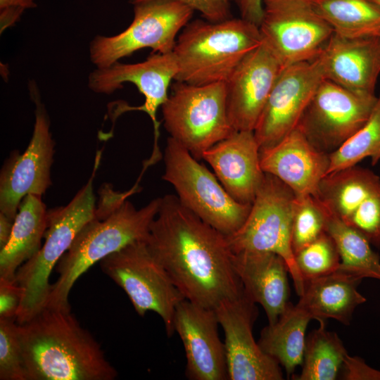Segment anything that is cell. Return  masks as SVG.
I'll list each match as a JSON object with an SVG mask.
<instances>
[{
    "mask_svg": "<svg viewBox=\"0 0 380 380\" xmlns=\"http://www.w3.org/2000/svg\"><path fill=\"white\" fill-rule=\"evenodd\" d=\"M147 246L185 299L214 309L243 293L227 236L185 207L178 197L160 198Z\"/></svg>",
    "mask_w": 380,
    "mask_h": 380,
    "instance_id": "1",
    "label": "cell"
},
{
    "mask_svg": "<svg viewBox=\"0 0 380 380\" xmlns=\"http://www.w3.org/2000/svg\"><path fill=\"white\" fill-rule=\"evenodd\" d=\"M26 380H113L116 369L71 310L46 307L18 324Z\"/></svg>",
    "mask_w": 380,
    "mask_h": 380,
    "instance_id": "2",
    "label": "cell"
},
{
    "mask_svg": "<svg viewBox=\"0 0 380 380\" xmlns=\"http://www.w3.org/2000/svg\"><path fill=\"white\" fill-rule=\"evenodd\" d=\"M137 185L124 193L103 189L93 218L78 232L56 266L58 277L51 284L47 308L71 310L70 292L80 276L108 255L137 241H146L159 210L160 198L137 210L127 199Z\"/></svg>",
    "mask_w": 380,
    "mask_h": 380,
    "instance_id": "3",
    "label": "cell"
},
{
    "mask_svg": "<svg viewBox=\"0 0 380 380\" xmlns=\"http://www.w3.org/2000/svg\"><path fill=\"white\" fill-rule=\"evenodd\" d=\"M262 44L258 26L241 17L190 22L172 51L178 66L175 80L194 85L226 82L241 61Z\"/></svg>",
    "mask_w": 380,
    "mask_h": 380,
    "instance_id": "4",
    "label": "cell"
},
{
    "mask_svg": "<svg viewBox=\"0 0 380 380\" xmlns=\"http://www.w3.org/2000/svg\"><path fill=\"white\" fill-rule=\"evenodd\" d=\"M99 162L88 182L66 205L47 211L44 243L38 253L17 270L15 281L23 289L15 319L18 324L27 322L46 308L51 288L49 277L52 270L78 232L95 215L93 182Z\"/></svg>",
    "mask_w": 380,
    "mask_h": 380,
    "instance_id": "5",
    "label": "cell"
},
{
    "mask_svg": "<svg viewBox=\"0 0 380 380\" xmlns=\"http://www.w3.org/2000/svg\"><path fill=\"white\" fill-rule=\"evenodd\" d=\"M161 108L165 129L198 160L235 132L227 113L226 82L176 81Z\"/></svg>",
    "mask_w": 380,
    "mask_h": 380,
    "instance_id": "6",
    "label": "cell"
},
{
    "mask_svg": "<svg viewBox=\"0 0 380 380\" xmlns=\"http://www.w3.org/2000/svg\"><path fill=\"white\" fill-rule=\"evenodd\" d=\"M164 163L162 179L173 186L185 207L226 236L243 225L251 204L232 198L217 178L171 137L167 140Z\"/></svg>",
    "mask_w": 380,
    "mask_h": 380,
    "instance_id": "7",
    "label": "cell"
},
{
    "mask_svg": "<svg viewBox=\"0 0 380 380\" xmlns=\"http://www.w3.org/2000/svg\"><path fill=\"white\" fill-rule=\"evenodd\" d=\"M296 195L276 177L265 173L263 181L243 225L227 236L232 253L272 252L286 261L297 294L304 279L297 267L291 247V228Z\"/></svg>",
    "mask_w": 380,
    "mask_h": 380,
    "instance_id": "8",
    "label": "cell"
},
{
    "mask_svg": "<svg viewBox=\"0 0 380 380\" xmlns=\"http://www.w3.org/2000/svg\"><path fill=\"white\" fill-rule=\"evenodd\" d=\"M102 271L122 288L135 311H148L163 319L167 334L174 332L177 305L184 298L145 240L131 243L100 261Z\"/></svg>",
    "mask_w": 380,
    "mask_h": 380,
    "instance_id": "9",
    "label": "cell"
},
{
    "mask_svg": "<svg viewBox=\"0 0 380 380\" xmlns=\"http://www.w3.org/2000/svg\"><path fill=\"white\" fill-rule=\"evenodd\" d=\"M134 6V18L127 29L114 36H96L89 57L97 68L119 61L134 52L151 48L152 53L172 52L176 37L189 23L194 10L173 1H151Z\"/></svg>",
    "mask_w": 380,
    "mask_h": 380,
    "instance_id": "10",
    "label": "cell"
},
{
    "mask_svg": "<svg viewBox=\"0 0 380 380\" xmlns=\"http://www.w3.org/2000/svg\"><path fill=\"white\" fill-rule=\"evenodd\" d=\"M258 27L284 67L315 59L334 34L312 0H263Z\"/></svg>",
    "mask_w": 380,
    "mask_h": 380,
    "instance_id": "11",
    "label": "cell"
},
{
    "mask_svg": "<svg viewBox=\"0 0 380 380\" xmlns=\"http://www.w3.org/2000/svg\"><path fill=\"white\" fill-rule=\"evenodd\" d=\"M376 101L375 94L354 91L324 79L298 127L317 149L329 154L365 125Z\"/></svg>",
    "mask_w": 380,
    "mask_h": 380,
    "instance_id": "12",
    "label": "cell"
},
{
    "mask_svg": "<svg viewBox=\"0 0 380 380\" xmlns=\"http://www.w3.org/2000/svg\"><path fill=\"white\" fill-rule=\"evenodd\" d=\"M29 88L36 106L31 139L23 153L17 151L11 153L0 172V213L12 221L25 196H42L51 185L55 143L50 132V120L36 85L30 82Z\"/></svg>",
    "mask_w": 380,
    "mask_h": 380,
    "instance_id": "13",
    "label": "cell"
},
{
    "mask_svg": "<svg viewBox=\"0 0 380 380\" xmlns=\"http://www.w3.org/2000/svg\"><path fill=\"white\" fill-rule=\"evenodd\" d=\"M178 71L173 52L152 53L144 61L137 63H121L119 61L110 66L96 68L88 77V87L95 93L111 94L129 82L136 86L144 96L142 106H125L120 112L137 110L146 113L151 118L154 129V146L151 157L146 161L149 166L161 158L158 141L160 122L157 111L168 98L167 89Z\"/></svg>",
    "mask_w": 380,
    "mask_h": 380,
    "instance_id": "14",
    "label": "cell"
},
{
    "mask_svg": "<svg viewBox=\"0 0 380 380\" xmlns=\"http://www.w3.org/2000/svg\"><path fill=\"white\" fill-rule=\"evenodd\" d=\"M323 80L316 59L282 69L253 131L260 151L276 145L298 127Z\"/></svg>",
    "mask_w": 380,
    "mask_h": 380,
    "instance_id": "15",
    "label": "cell"
},
{
    "mask_svg": "<svg viewBox=\"0 0 380 380\" xmlns=\"http://www.w3.org/2000/svg\"><path fill=\"white\" fill-rule=\"evenodd\" d=\"M214 310L224 333L228 379H283L280 364L254 339L258 309L244 291L237 298L221 301Z\"/></svg>",
    "mask_w": 380,
    "mask_h": 380,
    "instance_id": "16",
    "label": "cell"
},
{
    "mask_svg": "<svg viewBox=\"0 0 380 380\" xmlns=\"http://www.w3.org/2000/svg\"><path fill=\"white\" fill-rule=\"evenodd\" d=\"M218 325L214 309L186 299L177 305L174 329L184 348L189 379H228L224 343L220 338Z\"/></svg>",
    "mask_w": 380,
    "mask_h": 380,
    "instance_id": "17",
    "label": "cell"
},
{
    "mask_svg": "<svg viewBox=\"0 0 380 380\" xmlns=\"http://www.w3.org/2000/svg\"><path fill=\"white\" fill-rule=\"evenodd\" d=\"M284 68L263 43L239 64L226 82L227 113L235 131H254Z\"/></svg>",
    "mask_w": 380,
    "mask_h": 380,
    "instance_id": "18",
    "label": "cell"
},
{
    "mask_svg": "<svg viewBox=\"0 0 380 380\" xmlns=\"http://www.w3.org/2000/svg\"><path fill=\"white\" fill-rule=\"evenodd\" d=\"M262 171L286 185L296 196H317L327 175L329 154L317 149L297 127L276 145L260 151Z\"/></svg>",
    "mask_w": 380,
    "mask_h": 380,
    "instance_id": "19",
    "label": "cell"
},
{
    "mask_svg": "<svg viewBox=\"0 0 380 380\" xmlns=\"http://www.w3.org/2000/svg\"><path fill=\"white\" fill-rule=\"evenodd\" d=\"M236 201L252 204L265 177L253 131H235L202 155Z\"/></svg>",
    "mask_w": 380,
    "mask_h": 380,
    "instance_id": "20",
    "label": "cell"
},
{
    "mask_svg": "<svg viewBox=\"0 0 380 380\" xmlns=\"http://www.w3.org/2000/svg\"><path fill=\"white\" fill-rule=\"evenodd\" d=\"M324 79L350 90L374 94L380 75V39L333 34L315 58Z\"/></svg>",
    "mask_w": 380,
    "mask_h": 380,
    "instance_id": "21",
    "label": "cell"
},
{
    "mask_svg": "<svg viewBox=\"0 0 380 380\" xmlns=\"http://www.w3.org/2000/svg\"><path fill=\"white\" fill-rule=\"evenodd\" d=\"M234 269L245 294L265 311L273 324L289 304V267L284 259L272 252L233 253Z\"/></svg>",
    "mask_w": 380,
    "mask_h": 380,
    "instance_id": "22",
    "label": "cell"
},
{
    "mask_svg": "<svg viewBox=\"0 0 380 380\" xmlns=\"http://www.w3.org/2000/svg\"><path fill=\"white\" fill-rule=\"evenodd\" d=\"M379 191V177L354 165L325 175L315 198L327 212L350 224L372 205Z\"/></svg>",
    "mask_w": 380,
    "mask_h": 380,
    "instance_id": "23",
    "label": "cell"
},
{
    "mask_svg": "<svg viewBox=\"0 0 380 380\" xmlns=\"http://www.w3.org/2000/svg\"><path fill=\"white\" fill-rule=\"evenodd\" d=\"M362 279L338 270L305 279L303 291L296 305L319 322L332 318L349 325L356 307L366 301L357 289Z\"/></svg>",
    "mask_w": 380,
    "mask_h": 380,
    "instance_id": "24",
    "label": "cell"
},
{
    "mask_svg": "<svg viewBox=\"0 0 380 380\" xmlns=\"http://www.w3.org/2000/svg\"><path fill=\"white\" fill-rule=\"evenodd\" d=\"M47 211L41 196L28 194L23 198L10 240L0 250V278L15 281L18 268L40 250L46 229Z\"/></svg>",
    "mask_w": 380,
    "mask_h": 380,
    "instance_id": "25",
    "label": "cell"
},
{
    "mask_svg": "<svg viewBox=\"0 0 380 380\" xmlns=\"http://www.w3.org/2000/svg\"><path fill=\"white\" fill-rule=\"evenodd\" d=\"M312 319L297 305L289 303L277 322L262 329L258 344L267 355L282 365L289 376L302 365L305 345V331Z\"/></svg>",
    "mask_w": 380,
    "mask_h": 380,
    "instance_id": "26",
    "label": "cell"
},
{
    "mask_svg": "<svg viewBox=\"0 0 380 380\" xmlns=\"http://www.w3.org/2000/svg\"><path fill=\"white\" fill-rule=\"evenodd\" d=\"M333 30L348 38L380 37V6L371 0H312Z\"/></svg>",
    "mask_w": 380,
    "mask_h": 380,
    "instance_id": "27",
    "label": "cell"
},
{
    "mask_svg": "<svg viewBox=\"0 0 380 380\" xmlns=\"http://www.w3.org/2000/svg\"><path fill=\"white\" fill-rule=\"evenodd\" d=\"M327 214L326 232L336 246L341 260L338 270L380 280V258L368 239L336 216Z\"/></svg>",
    "mask_w": 380,
    "mask_h": 380,
    "instance_id": "28",
    "label": "cell"
},
{
    "mask_svg": "<svg viewBox=\"0 0 380 380\" xmlns=\"http://www.w3.org/2000/svg\"><path fill=\"white\" fill-rule=\"evenodd\" d=\"M305 339L299 375L296 380H334L346 356L347 351L338 336L326 329L324 321Z\"/></svg>",
    "mask_w": 380,
    "mask_h": 380,
    "instance_id": "29",
    "label": "cell"
},
{
    "mask_svg": "<svg viewBox=\"0 0 380 380\" xmlns=\"http://www.w3.org/2000/svg\"><path fill=\"white\" fill-rule=\"evenodd\" d=\"M365 158H370L372 165L380 160V93L365 125L338 148L329 153L327 175L356 165Z\"/></svg>",
    "mask_w": 380,
    "mask_h": 380,
    "instance_id": "30",
    "label": "cell"
},
{
    "mask_svg": "<svg viewBox=\"0 0 380 380\" xmlns=\"http://www.w3.org/2000/svg\"><path fill=\"white\" fill-rule=\"evenodd\" d=\"M327 214L312 196H296L291 228L294 255L326 232Z\"/></svg>",
    "mask_w": 380,
    "mask_h": 380,
    "instance_id": "31",
    "label": "cell"
},
{
    "mask_svg": "<svg viewBox=\"0 0 380 380\" xmlns=\"http://www.w3.org/2000/svg\"><path fill=\"white\" fill-rule=\"evenodd\" d=\"M295 260L304 280L333 273L341 263L336 246L327 232L295 254Z\"/></svg>",
    "mask_w": 380,
    "mask_h": 380,
    "instance_id": "32",
    "label": "cell"
},
{
    "mask_svg": "<svg viewBox=\"0 0 380 380\" xmlns=\"http://www.w3.org/2000/svg\"><path fill=\"white\" fill-rule=\"evenodd\" d=\"M0 318V379L26 380L18 324Z\"/></svg>",
    "mask_w": 380,
    "mask_h": 380,
    "instance_id": "33",
    "label": "cell"
},
{
    "mask_svg": "<svg viewBox=\"0 0 380 380\" xmlns=\"http://www.w3.org/2000/svg\"><path fill=\"white\" fill-rule=\"evenodd\" d=\"M160 0H129L135 5L139 3ZM185 4L194 11H198L202 17L210 22H220L231 18V0H164Z\"/></svg>",
    "mask_w": 380,
    "mask_h": 380,
    "instance_id": "34",
    "label": "cell"
},
{
    "mask_svg": "<svg viewBox=\"0 0 380 380\" xmlns=\"http://www.w3.org/2000/svg\"><path fill=\"white\" fill-rule=\"evenodd\" d=\"M23 289L15 281L0 278V318L15 319Z\"/></svg>",
    "mask_w": 380,
    "mask_h": 380,
    "instance_id": "35",
    "label": "cell"
},
{
    "mask_svg": "<svg viewBox=\"0 0 380 380\" xmlns=\"http://www.w3.org/2000/svg\"><path fill=\"white\" fill-rule=\"evenodd\" d=\"M343 379L346 380H380V371L368 366L358 357L346 355L343 363Z\"/></svg>",
    "mask_w": 380,
    "mask_h": 380,
    "instance_id": "36",
    "label": "cell"
},
{
    "mask_svg": "<svg viewBox=\"0 0 380 380\" xmlns=\"http://www.w3.org/2000/svg\"><path fill=\"white\" fill-rule=\"evenodd\" d=\"M37 7L35 0H0V20L15 25L25 9Z\"/></svg>",
    "mask_w": 380,
    "mask_h": 380,
    "instance_id": "37",
    "label": "cell"
},
{
    "mask_svg": "<svg viewBox=\"0 0 380 380\" xmlns=\"http://www.w3.org/2000/svg\"><path fill=\"white\" fill-rule=\"evenodd\" d=\"M263 0H231L236 6L241 18L259 26L262 15Z\"/></svg>",
    "mask_w": 380,
    "mask_h": 380,
    "instance_id": "38",
    "label": "cell"
},
{
    "mask_svg": "<svg viewBox=\"0 0 380 380\" xmlns=\"http://www.w3.org/2000/svg\"><path fill=\"white\" fill-rule=\"evenodd\" d=\"M13 221L0 213V250L8 243L13 229Z\"/></svg>",
    "mask_w": 380,
    "mask_h": 380,
    "instance_id": "39",
    "label": "cell"
},
{
    "mask_svg": "<svg viewBox=\"0 0 380 380\" xmlns=\"http://www.w3.org/2000/svg\"><path fill=\"white\" fill-rule=\"evenodd\" d=\"M371 1L380 6V0H371Z\"/></svg>",
    "mask_w": 380,
    "mask_h": 380,
    "instance_id": "40",
    "label": "cell"
},
{
    "mask_svg": "<svg viewBox=\"0 0 380 380\" xmlns=\"http://www.w3.org/2000/svg\"><path fill=\"white\" fill-rule=\"evenodd\" d=\"M379 39H380V37H379Z\"/></svg>",
    "mask_w": 380,
    "mask_h": 380,
    "instance_id": "41",
    "label": "cell"
}]
</instances>
